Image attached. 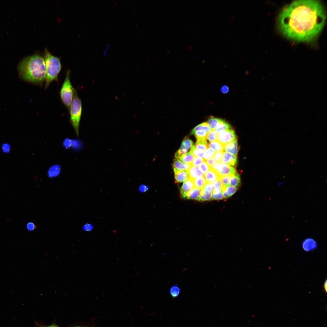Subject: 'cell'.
I'll list each match as a JSON object with an SVG mask.
<instances>
[{
  "label": "cell",
  "instance_id": "4316f807",
  "mask_svg": "<svg viewBox=\"0 0 327 327\" xmlns=\"http://www.w3.org/2000/svg\"><path fill=\"white\" fill-rule=\"evenodd\" d=\"M195 157L190 152L182 155L180 160L185 163H192Z\"/></svg>",
  "mask_w": 327,
  "mask_h": 327
},
{
  "label": "cell",
  "instance_id": "7c38bea8",
  "mask_svg": "<svg viewBox=\"0 0 327 327\" xmlns=\"http://www.w3.org/2000/svg\"><path fill=\"white\" fill-rule=\"evenodd\" d=\"M172 168L174 173L181 170H187L192 166V163H185L179 159H174L172 164Z\"/></svg>",
  "mask_w": 327,
  "mask_h": 327
},
{
  "label": "cell",
  "instance_id": "d590c367",
  "mask_svg": "<svg viewBox=\"0 0 327 327\" xmlns=\"http://www.w3.org/2000/svg\"><path fill=\"white\" fill-rule=\"evenodd\" d=\"M223 197L222 191H221L217 194L212 193L211 199L213 200H221L223 198Z\"/></svg>",
  "mask_w": 327,
  "mask_h": 327
},
{
  "label": "cell",
  "instance_id": "11a10c76",
  "mask_svg": "<svg viewBox=\"0 0 327 327\" xmlns=\"http://www.w3.org/2000/svg\"><path fill=\"white\" fill-rule=\"evenodd\" d=\"M199 29H197V31H196V32H198V31H199Z\"/></svg>",
  "mask_w": 327,
  "mask_h": 327
},
{
  "label": "cell",
  "instance_id": "4fadbf2b",
  "mask_svg": "<svg viewBox=\"0 0 327 327\" xmlns=\"http://www.w3.org/2000/svg\"><path fill=\"white\" fill-rule=\"evenodd\" d=\"M302 247L305 251L309 252L316 249L317 247V244L312 238H307L303 241Z\"/></svg>",
  "mask_w": 327,
  "mask_h": 327
},
{
  "label": "cell",
  "instance_id": "cb8c5ba5",
  "mask_svg": "<svg viewBox=\"0 0 327 327\" xmlns=\"http://www.w3.org/2000/svg\"><path fill=\"white\" fill-rule=\"evenodd\" d=\"M194 187L201 189L207 182L203 176L193 179Z\"/></svg>",
  "mask_w": 327,
  "mask_h": 327
},
{
  "label": "cell",
  "instance_id": "f5cc1de1",
  "mask_svg": "<svg viewBox=\"0 0 327 327\" xmlns=\"http://www.w3.org/2000/svg\"><path fill=\"white\" fill-rule=\"evenodd\" d=\"M308 128H306V129H305V131H306V130H308Z\"/></svg>",
  "mask_w": 327,
  "mask_h": 327
},
{
  "label": "cell",
  "instance_id": "9f6ffc18",
  "mask_svg": "<svg viewBox=\"0 0 327 327\" xmlns=\"http://www.w3.org/2000/svg\"><path fill=\"white\" fill-rule=\"evenodd\" d=\"M75 327H82V326H75Z\"/></svg>",
  "mask_w": 327,
  "mask_h": 327
},
{
  "label": "cell",
  "instance_id": "f1b7e54d",
  "mask_svg": "<svg viewBox=\"0 0 327 327\" xmlns=\"http://www.w3.org/2000/svg\"><path fill=\"white\" fill-rule=\"evenodd\" d=\"M198 168L203 175L211 168L205 160L199 167Z\"/></svg>",
  "mask_w": 327,
  "mask_h": 327
},
{
  "label": "cell",
  "instance_id": "5bb4252c",
  "mask_svg": "<svg viewBox=\"0 0 327 327\" xmlns=\"http://www.w3.org/2000/svg\"><path fill=\"white\" fill-rule=\"evenodd\" d=\"M237 139L224 145L223 150L226 152L236 155L239 150Z\"/></svg>",
  "mask_w": 327,
  "mask_h": 327
},
{
  "label": "cell",
  "instance_id": "7402d4cb",
  "mask_svg": "<svg viewBox=\"0 0 327 327\" xmlns=\"http://www.w3.org/2000/svg\"><path fill=\"white\" fill-rule=\"evenodd\" d=\"M240 183V178L239 174L236 172L231 176L230 181V186L236 187L239 185Z\"/></svg>",
  "mask_w": 327,
  "mask_h": 327
},
{
  "label": "cell",
  "instance_id": "9c48e42d",
  "mask_svg": "<svg viewBox=\"0 0 327 327\" xmlns=\"http://www.w3.org/2000/svg\"><path fill=\"white\" fill-rule=\"evenodd\" d=\"M222 161L223 163L234 167L238 162L237 156L224 151L223 153Z\"/></svg>",
  "mask_w": 327,
  "mask_h": 327
},
{
  "label": "cell",
  "instance_id": "836d02e7",
  "mask_svg": "<svg viewBox=\"0 0 327 327\" xmlns=\"http://www.w3.org/2000/svg\"><path fill=\"white\" fill-rule=\"evenodd\" d=\"M231 175L223 176L221 177L220 180L222 186H227L229 185Z\"/></svg>",
  "mask_w": 327,
  "mask_h": 327
},
{
  "label": "cell",
  "instance_id": "d6986e66",
  "mask_svg": "<svg viewBox=\"0 0 327 327\" xmlns=\"http://www.w3.org/2000/svg\"><path fill=\"white\" fill-rule=\"evenodd\" d=\"M187 171L189 177L193 179L203 176L197 167L192 166Z\"/></svg>",
  "mask_w": 327,
  "mask_h": 327
},
{
  "label": "cell",
  "instance_id": "6f0895ef",
  "mask_svg": "<svg viewBox=\"0 0 327 327\" xmlns=\"http://www.w3.org/2000/svg\"><path fill=\"white\" fill-rule=\"evenodd\" d=\"M232 2H233V1H232V0H231V1H230V3H231Z\"/></svg>",
  "mask_w": 327,
  "mask_h": 327
},
{
  "label": "cell",
  "instance_id": "603a6c76",
  "mask_svg": "<svg viewBox=\"0 0 327 327\" xmlns=\"http://www.w3.org/2000/svg\"><path fill=\"white\" fill-rule=\"evenodd\" d=\"M224 145L217 140L211 142L208 144V146L215 151H223Z\"/></svg>",
  "mask_w": 327,
  "mask_h": 327
},
{
  "label": "cell",
  "instance_id": "3957f363",
  "mask_svg": "<svg viewBox=\"0 0 327 327\" xmlns=\"http://www.w3.org/2000/svg\"><path fill=\"white\" fill-rule=\"evenodd\" d=\"M44 58L46 71L45 89H46L53 81L58 82V76L61 65L60 59L52 55L46 49L45 50Z\"/></svg>",
  "mask_w": 327,
  "mask_h": 327
},
{
  "label": "cell",
  "instance_id": "db71d44e",
  "mask_svg": "<svg viewBox=\"0 0 327 327\" xmlns=\"http://www.w3.org/2000/svg\"><path fill=\"white\" fill-rule=\"evenodd\" d=\"M232 16H233V15L232 14L230 16V17H231Z\"/></svg>",
  "mask_w": 327,
  "mask_h": 327
},
{
  "label": "cell",
  "instance_id": "60d3db41",
  "mask_svg": "<svg viewBox=\"0 0 327 327\" xmlns=\"http://www.w3.org/2000/svg\"><path fill=\"white\" fill-rule=\"evenodd\" d=\"M229 90V87L226 85H223L220 88L221 92L224 94L227 93L228 92Z\"/></svg>",
  "mask_w": 327,
  "mask_h": 327
},
{
  "label": "cell",
  "instance_id": "e0dca14e",
  "mask_svg": "<svg viewBox=\"0 0 327 327\" xmlns=\"http://www.w3.org/2000/svg\"><path fill=\"white\" fill-rule=\"evenodd\" d=\"M189 177L187 170H179L175 173V182L179 183L185 181Z\"/></svg>",
  "mask_w": 327,
  "mask_h": 327
},
{
  "label": "cell",
  "instance_id": "9a60e30c",
  "mask_svg": "<svg viewBox=\"0 0 327 327\" xmlns=\"http://www.w3.org/2000/svg\"><path fill=\"white\" fill-rule=\"evenodd\" d=\"M203 176L208 183H211L218 180H220V178L216 171L211 168Z\"/></svg>",
  "mask_w": 327,
  "mask_h": 327
},
{
  "label": "cell",
  "instance_id": "816d5d0a",
  "mask_svg": "<svg viewBox=\"0 0 327 327\" xmlns=\"http://www.w3.org/2000/svg\"><path fill=\"white\" fill-rule=\"evenodd\" d=\"M228 38H229V36H227L226 37V40H227L228 39Z\"/></svg>",
  "mask_w": 327,
  "mask_h": 327
},
{
  "label": "cell",
  "instance_id": "e575fe53",
  "mask_svg": "<svg viewBox=\"0 0 327 327\" xmlns=\"http://www.w3.org/2000/svg\"><path fill=\"white\" fill-rule=\"evenodd\" d=\"M223 152V151H217L214 154L213 157L217 162H222Z\"/></svg>",
  "mask_w": 327,
  "mask_h": 327
},
{
  "label": "cell",
  "instance_id": "44dd1931",
  "mask_svg": "<svg viewBox=\"0 0 327 327\" xmlns=\"http://www.w3.org/2000/svg\"><path fill=\"white\" fill-rule=\"evenodd\" d=\"M194 146L195 149L201 151H205L209 147L206 139L197 140Z\"/></svg>",
  "mask_w": 327,
  "mask_h": 327
},
{
  "label": "cell",
  "instance_id": "bcb514c9",
  "mask_svg": "<svg viewBox=\"0 0 327 327\" xmlns=\"http://www.w3.org/2000/svg\"><path fill=\"white\" fill-rule=\"evenodd\" d=\"M274 103H274V102H271V104H270V105H271V106H272V105H273L274 104Z\"/></svg>",
  "mask_w": 327,
  "mask_h": 327
},
{
  "label": "cell",
  "instance_id": "94428289",
  "mask_svg": "<svg viewBox=\"0 0 327 327\" xmlns=\"http://www.w3.org/2000/svg\"><path fill=\"white\" fill-rule=\"evenodd\" d=\"M185 48V47H184V48H183V50Z\"/></svg>",
  "mask_w": 327,
  "mask_h": 327
},
{
  "label": "cell",
  "instance_id": "7a4b0ae2",
  "mask_svg": "<svg viewBox=\"0 0 327 327\" xmlns=\"http://www.w3.org/2000/svg\"><path fill=\"white\" fill-rule=\"evenodd\" d=\"M18 71L20 78L27 82L42 86L45 81L46 71L44 58L35 54L23 58L19 63Z\"/></svg>",
  "mask_w": 327,
  "mask_h": 327
},
{
  "label": "cell",
  "instance_id": "680465c9",
  "mask_svg": "<svg viewBox=\"0 0 327 327\" xmlns=\"http://www.w3.org/2000/svg\"><path fill=\"white\" fill-rule=\"evenodd\" d=\"M276 117V116L275 117H274V118H273V119H274V118H275Z\"/></svg>",
  "mask_w": 327,
  "mask_h": 327
},
{
  "label": "cell",
  "instance_id": "ac0fdd59",
  "mask_svg": "<svg viewBox=\"0 0 327 327\" xmlns=\"http://www.w3.org/2000/svg\"><path fill=\"white\" fill-rule=\"evenodd\" d=\"M200 189L194 187L187 193L185 199L197 200L200 196Z\"/></svg>",
  "mask_w": 327,
  "mask_h": 327
},
{
  "label": "cell",
  "instance_id": "5b68a950",
  "mask_svg": "<svg viewBox=\"0 0 327 327\" xmlns=\"http://www.w3.org/2000/svg\"><path fill=\"white\" fill-rule=\"evenodd\" d=\"M70 71H68L60 92L61 101L68 111L76 89L72 86L70 80Z\"/></svg>",
  "mask_w": 327,
  "mask_h": 327
},
{
  "label": "cell",
  "instance_id": "ee69618b",
  "mask_svg": "<svg viewBox=\"0 0 327 327\" xmlns=\"http://www.w3.org/2000/svg\"><path fill=\"white\" fill-rule=\"evenodd\" d=\"M235 17V16H232L231 17H230V21H233L234 20Z\"/></svg>",
  "mask_w": 327,
  "mask_h": 327
},
{
  "label": "cell",
  "instance_id": "f35d334b",
  "mask_svg": "<svg viewBox=\"0 0 327 327\" xmlns=\"http://www.w3.org/2000/svg\"><path fill=\"white\" fill-rule=\"evenodd\" d=\"M149 189V187L144 184L141 185L139 187V191L142 193L147 191Z\"/></svg>",
  "mask_w": 327,
  "mask_h": 327
},
{
  "label": "cell",
  "instance_id": "4dcf8cb0",
  "mask_svg": "<svg viewBox=\"0 0 327 327\" xmlns=\"http://www.w3.org/2000/svg\"><path fill=\"white\" fill-rule=\"evenodd\" d=\"M215 152L210 148H208L204 152L203 157L205 160L213 156Z\"/></svg>",
  "mask_w": 327,
  "mask_h": 327
},
{
  "label": "cell",
  "instance_id": "8fae6325",
  "mask_svg": "<svg viewBox=\"0 0 327 327\" xmlns=\"http://www.w3.org/2000/svg\"><path fill=\"white\" fill-rule=\"evenodd\" d=\"M193 145V142L188 136H186L183 140L179 149L177 151L182 156L186 154Z\"/></svg>",
  "mask_w": 327,
  "mask_h": 327
},
{
  "label": "cell",
  "instance_id": "74e56055",
  "mask_svg": "<svg viewBox=\"0 0 327 327\" xmlns=\"http://www.w3.org/2000/svg\"><path fill=\"white\" fill-rule=\"evenodd\" d=\"M93 228V226L92 224L87 223L83 226L82 230L85 231H90L92 230Z\"/></svg>",
  "mask_w": 327,
  "mask_h": 327
},
{
  "label": "cell",
  "instance_id": "ba28073f",
  "mask_svg": "<svg viewBox=\"0 0 327 327\" xmlns=\"http://www.w3.org/2000/svg\"><path fill=\"white\" fill-rule=\"evenodd\" d=\"M236 139L234 131L229 129L217 133V140L224 145Z\"/></svg>",
  "mask_w": 327,
  "mask_h": 327
},
{
  "label": "cell",
  "instance_id": "277c9868",
  "mask_svg": "<svg viewBox=\"0 0 327 327\" xmlns=\"http://www.w3.org/2000/svg\"><path fill=\"white\" fill-rule=\"evenodd\" d=\"M70 114V121L77 135L79 134V128L81 118L82 104L81 101L75 89L74 97L69 110Z\"/></svg>",
  "mask_w": 327,
  "mask_h": 327
},
{
  "label": "cell",
  "instance_id": "d6a6232c",
  "mask_svg": "<svg viewBox=\"0 0 327 327\" xmlns=\"http://www.w3.org/2000/svg\"><path fill=\"white\" fill-rule=\"evenodd\" d=\"M205 160L202 158L195 157L192 163V166L197 167L202 164Z\"/></svg>",
  "mask_w": 327,
  "mask_h": 327
},
{
  "label": "cell",
  "instance_id": "2e32d148",
  "mask_svg": "<svg viewBox=\"0 0 327 327\" xmlns=\"http://www.w3.org/2000/svg\"><path fill=\"white\" fill-rule=\"evenodd\" d=\"M237 188L228 185L223 186L222 185L221 190L224 198L227 199L231 197L236 191Z\"/></svg>",
  "mask_w": 327,
  "mask_h": 327
},
{
  "label": "cell",
  "instance_id": "6da1fadb",
  "mask_svg": "<svg viewBox=\"0 0 327 327\" xmlns=\"http://www.w3.org/2000/svg\"><path fill=\"white\" fill-rule=\"evenodd\" d=\"M326 18L323 5L316 0H298L284 6L277 18L279 31L297 42L315 41L324 27Z\"/></svg>",
  "mask_w": 327,
  "mask_h": 327
},
{
  "label": "cell",
  "instance_id": "83f0119b",
  "mask_svg": "<svg viewBox=\"0 0 327 327\" xmlns=\"http://www.w3.org/2000/svg\"><path fill=\"white\" fill-rule=\"evenodd\" d=\"M180 289L177 285H174L170 288L169 292L173 298H176L179 295Z\"/></svg>",
  "mask_w": 327,
  "mask_h": 327
},
{
  "label": "cell",
  "instance_id": "681fc988",
  "mask_svg": "<svg viewBox=\"0 0 327 327\" xmlns=\"http://www.w3.org/2000/svg\"><path fill=\"white\" fill-rule=\"evenodd\" d=\"M236 40H234L233 42V44L235 43V42H236Z\"/></svg>",
  "mask_w": 327,
  "mask_h": 327
},
{
  "label": "cell",
  "instance_id": "8992f818",
  "mask_svg": "<svg viewBox=\"0 0 327 327\" xmlns=\"http://www.w3.org/2000/svg\"><path fill=\"white\" fill-rule=\"evenodd\" d=\"M212 168L216 171L220 180L222 177L231 175L236 172L234 167L225 164L222 162H217Z\"/></svg>",
  "mask_w": 327,
  "mask_h": 327
},
{
  "label": "cell",
  "instance_id": "c3c4849f",
  "mask_svg": "<svg viewBox=\"0 0 327 327\" xmlns=\"http://www.w3.org/2000/svg\"><path fill=\"white\" fill-rule=\"evenodd\" d=\"M191 47H192V45H190V46H189V48H188V49H190V48H191Z\"/></svg>",
  "mask_w": 327,
  "mask_h": 327
},
{
  "label": "cell",
  "instance_id": "d4e9b609",
  "mask_svg": "<svg viewBox=\"0 0 327 327\" xmlns=\"http://www.w3.org/2000/svg\"><path fill=\"white\" fill-rule=\"evenodd\" d=\"M211 192L206 191L203 189H201L200 196L197 200L199 201H205L211 199Z\"/></svg>",
  "mask_w": 327,
  "mask_h": 327
},
{
  "label": "cell",
  "instance_id": "ab89813d",
  "mask_svg": "<svg viewBox=\"0 0 327 327\" xmlns=\"http://www.w3.org/2000/svg\"><path fill=\"white\" fill-rule=\"evenodd\" d=\"M26 228L28 230L32 231L34 230L36 228V226L33 223L29 222L27 224Z\"/></svg>",
  "mask_w": 327,
  "mask_h": 327
},
{
  "label": "cell",
  "instance_id": "f546056e",
  "mask_svg": "<svg viewBox=\"0 0 327 327\" xmlns=\"http://www.w3.org/2000/svg\"><path fill=\"white\" fill-rule=\"evenodd\" d=\"M217 133L215 130H211L207 134L206 139L210 142L217 140Z\"/></svg>",
  "mask_w": 327,
  "mask_h": 327
},
{
  "label": "cell",
  "instance_id": "8d00e7d4",
  "mask_svg": "<svg viewBox=\"0 0 327 327\" xmlns=\"http://www.w3.org/2000/svg\"><path fill=\"white\" fill-rule=\"evenodd\" d=\"M211 168L217 162L213 157H210L205 160Z\"/></svg>",
  "mask_w": 327,
  "mask_h": 327
},
{
  "label": "cell",
  "instance_id": "1f68e13d",
  "mask_svg": "<svg viewBox=\"0 0 327 327\" xmlns=\"http://www.w3.org/2000/svg\"><path fill=\"white\" fill-rule=\"evenodd\" d=\"M190 152L195 157L197 156L200 158H203V157L204 152L198 151L195 149L194 146H193L191 148Z\"/></svg>",
  "mask_w": 327,
  "mask_h": 327
},
{
  "label": "cell",
  "instance_id": "f6af8a7d",
  "mask_svg": "<svg viewBox=\"0 0 327 327\" xmlns=\"http://www.w3.org/2000/svg\"><path fill=\"white\" fill-rule=\"evenodd\" d=\"M294 162H295V161H294V160H292V161H291V164H293V163H294Z\"/></svg>",
  "mask_w": 327,
  "mask_h": 327
},
{
  "label": "cell",
  "instance_id": "f907efd6",
  "mask_svg": "<svg viewBox=\"0 0 327 327\" xmlns=\"http://www.w3.org/2000/svg\"><path fill=\"white\" fill-rule=\"evenodd\" d=\"M249 23H247V24L246 25V26H245L246 27H247L248 26V25H249Z\"/></svg>",
  "mask_w": 327,
  "mask_h": 327
},
{
  "label": "cell",
  "instance_id": "30bf717a",
  "mask_svg": "<svg viewBox=\"0 0 327 327\" xmlns=\"http://www.w3.org/2000/svg\"><path fill=\"white\" fill-rule=\"evenodd\" d=\"M194 187L193 179L188 178L184 181L180 189L181 198L185 199L187 193Z\"/></svg>",
  "mask_w": 327,
  "mask_h": 327
},
{
  "label": "cell",
  "instance_id": "484cf974",
  "mask_svg": "<svg viewBox=\"0 0 327 327\" xmlns=\"http://www.w3.org/2000/svg\"><path fill=\"white\" fill-rule=\"evenodd\" d=\"M219 119V118L215 117L213 116H210L209 118L206 122L211 130H215L216 129L217 126Z\"/></svg>",
  "mask_w": 327,
  "mask_h": 327
},
{
  "label": "cell",
  "instance_id": "ffe728a7",
  "mask_svg": "<svg viewBox=\"0 0 327 327\" xmlns=\"http://www.w3.org/2000/svg\"><path fill=\"white\" fill-rule=\"evenodd\" d=\"M230 124L223 119H219L217 126L215 131L217 133L221 131L230 129Z\"/></svg>",
  "mask_w": 327,
  "mask_h": 327
},
{
  "label": "cell",
  "instance_id": "52a82bcc",
  "mask_svg": "<svg viewBox=\"0 0 327 327\" xmlns=\"http://www.w3.org/2000/svg\"><path fill=\"white\" fill-rule=\"evenodd\" d=\"M211 130L207 122H203L193 128L190 134L194 135L197 140L206 139L207 134Z\"/></svg>",
  "mask_w": 327,
  "mask_h": 327
},
{
  "label": "cell",
  "instance_id": "6125c7cd",
  "mask_svg": "<svg viewBox=\"0 0 327 327\" xmlns=\"http://www.w3.org/2000/svg\"><path fill=\"white\" fill-rule=\"evenodd\" d=\"M275 127H273V129H274V128H275Z\"/></svg>",
  "mask_w": 327,
  "mask_h": 327
},
{
  "label": "cell",
  "instance_id": "7dc6e473",
  "mask_svg": "<svg viewBox=\"0 0 327 327\" xmlns=\"http://www.w3.org/2000/svg\"><path fill=\"white\" fill-rule=\"evenodd\" d=\"M281 182V183H279L278 184V185H281V184H282V183H284V182Z\"/></svg>",
  "mask_w": 327,
  "mask_h": 327
},
{
  "label": "cell",
  "instance_id": "b9f144b4",
  "mask_svg": "<svg viewBox=\"0 0 327 327\" xmlns=\"http://www.w3.org/2000/svg\"><path fill=\"white\" fill-rule=\"evenodd\" d=\"M40 327H59L55 324H52L49 325H41Z\"/></svg>",
  "mask_w": 327,
  "mask_h": 327
},
{
  "label": "cell",
  "instance_id": "7bdbcfd3",
  "mask_svg": "<svg viewBox=\"0 0 327 327\" xmlns=\"http://www.w3.org/2000/svg\"><path fill=\"white\" fill-rule=\"evenodd\" d=\"M327 280H326L325 281V282L324 283V286H323L324 290L325 292H327Z\"/></svg>",
  "mask_w": 327,
  "mask_h": 327
},
{
  "label": "cell",
  "instance_id": "91938a15",
  "mask_svg": "<svg viewBox=\"0 0 327 327\" xmlns=\"http://www.w3.org/2000/svg\"><path fill=\"white\" fill-rule=\"evenodd\" d=\"M232 41H233V39H232V40L231 41V42H232Z\"/></svg>",
  "mask_w": 327,
  "mask_h": 327
}]
</instances>
